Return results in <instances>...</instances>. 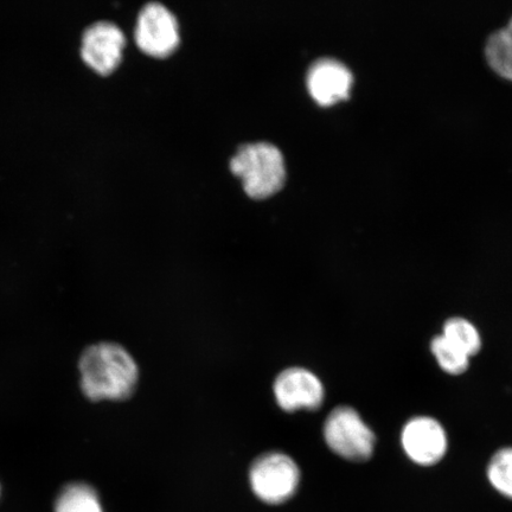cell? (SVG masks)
Segmentation results:
<instances>
[{
    "label": "cell",
    "instance_id": "1",
    "mask_svg": "<svg viewBox=\"0 0 512 512\" xmlns=\"http://www.w3.org/2000/svg\"><path fill=\"white\" fill-rule=\"evenodd\" d=\"M79 368L82 392L89 400H126L136 389L137 363L118 344L92 345L83 352Z\"/></svg>",
    "mask_w": 512,
    "mask_h": 512
},
{
    "label": "cell",
    "instance_id": "2",
    "mask_svg": "<svg viewBox=\"0 0 512 512\" xmlns=\"http://www.w3.org/2000/svg\"><path fill=\"white\" fill-rule=\"evenodd\" d=\"M233 174L242 179L243 188L254 198H264L283 187L285 160L277 146L254 143L240 147L230 160Z\"/></svg>",
    "mask_w": 512,
    "mask_h": 512
},
{
    "label": "cell",
    "instance_id": "3",
    "mask_svg": "<svg viewBox=\"0 0 512 512\" xmlns=\"http://www.w3.org/2000/svg\"><path fill=\"white\" fill-rule=\"evenodd\" d=\"M300 480L299 466L285 453L262 454L249 469V485L254 496L270 507L290 502L297 494Z\"/></svg>",
    "mask_w": 512,
    "mask_h": 512
},
{
    "label": "cell",
    "instance_id": "4",
    "mask_svg": "<svg viewBox=\"0 0 512 512\" xmlns=\"http://www.w3.org/2000/svg\"><path fill=\"white\" fill-rule=\"evenodd\" d=\"M326 444L337 456L349 462H367L373 456L376 438L354 408L337 407L324 424Z\"/></svg>",
    "mask_w": 512,
    "mask_h": 512
},
{
    "label": "cell",
    "instance_id": "5",
    "mask_svg": "<svg viewBox=\"0 0 512 512\" xmlns=\"http://www.w3.org/2000/svg\"><path fill=\"white\" fill-rule=\"evenodd\" d=\"M136 41L146 54L164 57L179 43L177 19L160 3H149L140 11L136 27Z\"/></svg>",
    "mask_w": 512,
    "mask_h": 512
},
{
    "label": "cell",
    "instance_id": "6",
    "mask_svg": "<svg viewBox=\"0 0 512 512\" xmlns=\"http://www.w3.org/2000/svg\"><path fill=\"white\" fill-rule=\"evenodd\" d=\"M401 440L407 456L421 466L438 464L447 452L444 427L428 416L409 420L403 428Z\"/></svg>",
    "mask_w": 512,
    "mask_h": 512
},
{
    "label": "cell",
    "instance_id": "7",
    "mask_svg": "<svg viewBox=\"0 0 512 512\" xmlns=\"http://www.w3.org/2000/svg\"><path fill=\"white\" fill-rule=\"evenodd\" d=\"M274 395L278 405L286 412L299 409L315 411L324 402V386L318 377L304 368H290L274 382Z\"/></svg>",
    "mask_w": 512,
    "mask_h": 512
},
{
    "label": "cell",
    "instance_id": "8",
    "mask_svg": "<svg viewBox=\"0 0 512 512\" xmlns=\"http://www.w3.org/2000/svg\"><path fill=\"white\" fill-rule=\"evenodd\" d=\"M125 36L117 25L98 22L87 28L82 37V59L100 74L117 68L123 55Z\"/></svg>",
    "mask_w": 512,
    "mask_h": 512
},
{
    "label": "cell",
    "instance_id": "9",
    "mask_svg": "<svg viewBox=\"0 0 512 512\" xmlns=\"http://www.w3.org/2000/svg\"><path fill=\"white\" fill-rule=\"evenodd\" d=\"M354 82L347 66L334 59L313 63L307 73V88L318 104L328 106L347 99Z\"/></svg>",
    "mask_w": 512,
    "mask_h": 512
},
{
    "label": "cell",
    "instance_id": "10",
    "mask_svg": "<svg viewBox=\"0 0 512 512\" xmlns=\"http://www.w3.org/2000/svg\"><path fill=\"white\" fill-rule=\"evenodd\" d=\"M485 55L490 67L498 75L512 81V18L507 27L490 36Z\"/></svg>",
    "mask_w": 512,
    "mask_h": 512
},
{
    "label": "cell",
    "instance_id": "11",
    "mask_svg": "<svg viewBox=\"0 0 512 512\" xmlns=\"http://www.w3.org/2000/svg\"><path fill=\"white\" fill-rule=\"evenodd\" d=\"M55 512H104L98 494L88 484L66 486L57 498Z\"/></svg>",
    "mask_w": 512,
    "mask_h": 512
},
{
    "label": "cell",
    "instance_id": "12",
    "mask_svg": "<svg viewBox=\"0 0 512 512\" xmlns=\"http://www.w3.org/2000/svg\"><path fill=\"white\" fill-rule=\"evenodd\" d=\"M443 336L469 357L478 354L482 348V338L476 326L464 318L448 319L444 325Z\"/></svg>",
    "mask_w": 512,
    "mask_h": 512
},
{
    "label": "cell",
    "instance_id": "13",
    "mask_svg": "<svg viewBox=\"0 0 512 512\" xmlns=\"http://www.w3.org/2000/svg\"><path fill=\"white\" fill-rule=\"evenodd\" d=\"M431 350L441 369L447 374L460 375L469 368L470 357L441 335L433 338Z\"/></svg>",
    "mask_w": 512,
    "mask_h": 512
},
{
    "label": "cell",
    "instance_id": "14",
    "mask_svg": "<svg viewBox=\"0 0 512 512\" xmlns=\"http://www.w3.org/2000/svg\"><path fill=\"white\" fill-rule=\"evenodd\" d=\"M488 478L499 494L512 501V447L494 454L488 466Z\"/></svg>",
    "mask_w": 512,
    "mask_h": 512
}]
</instances>
